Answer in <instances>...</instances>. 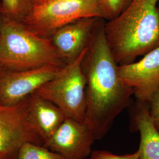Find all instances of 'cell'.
<instances>
[{"label":"cell","mask_w":159,"mask_h":159,"mask_svg":"<svg viewBox=\"0 0 159 159\" xmlns=\"http://www.w3.org/2000/svg\"><path fill=\"white\" fill-rule=\"evenodd\" d=\"M105 20H97L81 63L86 80L85 121L96 140L107 134L133 95L120 78L119 65L106 40Z\"/></svg>","instance_id":"1"},{"label":"cell","mask_w":159,"mask_h":159,"mask_svg":"<svg viewBox=\"0 0 159 159\" xmlns=\"http://www.w3.org/2000/svg\"><path fill=\"white\" fill-rule=\"evenodd\" d=\"M159 1L133 0L117 17L106 21V40L118 65L133 63L159 46Z\"/></svg>","instance_id":"2"},{"label":"cell","mask_w":159,"mask_h":159,"mask_svg":"<svg viewBox=\"0 0 159 159\" xmlns=\"http://www.w3.org/2000/svg\"><path fill=\"white\" fill-rule=\"evenodd\" d=\"M66 64L50 38L30 31L23 22L0 16V71H21Z\"/></svg>","instance_id":"3"},{"label":"cell","mask_w":159,"mask_h":159,"mask_svg":"<svg viewBox=\"0 0 159 159\" xmlns=\"http://www.w3.org/2000/svg\"><path fill=\"white\" fill-rule=\"evenodd\" d=\"M87 48L35 92L56 105L67 118L81 122L85 120L86 80L81 63Z\"/></svg>","instance_id":"4"},{"label":"cell","mask_w":159,"mask_h":159,"mask_svg":"<svg viewBox=\"0 0 159 159\" xmlns=\"http://www.w3.org/2000/svg\"><path fill=\"white\" fill-rule=\"evenodd\" d=\"M104 18L98 0H46L23 21L30 31L50 38L58 29L84 18Z\"/></svg>","instance_id":"5"},{"label":"cell","mask_w":159,"mask_h":159,"mask_svg":"<svg viewBox=\"0 0 159 159\" xmlns=\"http://www.w3.org/2000/svg\"><path fill=\"white\" fill-rule=\"evenodd\" d=\"M29 97L16 105L0 104V157L17 159L20 149L27 143L43 145L28 118Z\"/></svg>","instance_id":"6"},{"label":"cell","mask_w":159,"mask_h":159,"mask_svg":"<svg viewBox=\"0 0 159 159\" xmlns=\"http://www.w3.org/2000/svg\"><path fill=\"white\" fill-rule=\"evenodd\" d=\"M61 68L47 66L27 70L0 71V104L13 106L22 102L54 78Z\"/></svg>","instance_id":"7"},{"label":"cell","mask_w":159,"mask_h":159,"mask_svg":"<svg viewBox=\"0 0 159 159\" xmlns=\"http://www.w3.org/2000/svg\"><path fill=\"white\" fill-rule=\"evenodd\" d=\"M96 140L86 122L66 118L43 146L66 159H85L91 154Z\"/></svg>","instance_id":"8"},{"label":"cell","mask_w":159,"mask_h":159,"mask_svg":"<svg viewBox=\"0 0 159 159\" xmlns=\"http://www.w3.org/2000/svg\"><path fill=\"white\" fill-rule=\"evenodd\" d=\"M120 78L137 100L148 102L159 89V46L133 63L119 65Z\"/></svg>","instance_id":"9"},{"label":"cell","mask_w":159,"mask_h":159,"mask_svg":"<svg viewBox=\"0 0 159 159\" xmlns=\"http://www.w3.org/2000/svg\"><path fill=\"white\" fill-rule=\"evenodd\" d=\"M98 17L84 18L58 29L50 39L66 64L73 61L87 47Z\"/></svg>","instance_id":"10"},{"label":"cell","mask_w":159,"mask_h":159,"mask_svg":"<svg viewBox=\"0 0 159 159\" xmlns=\"http://www.w3.org/2000/svg\"><path fill=\"white\" fill-rule=\"evenodd\" d=\"M28 118L43 145L67 117L56 105L34 93L29 97Z\"/></svg>","instance_id":"11"},{"label":"cell","mask_w":159,"mask_h":159,"mask_svg":"<svg viewBox=\"0 0 159 159\" xmlns=\"http://www.w3.org/2000/svg\"><path fill=\"white\" fill-rule=\"evenodd\" d=\"M131 123L140 135V159H159V131L151 117L148 102L137 100L132 110Z\"/></svg>","instance_id":"12"},{"label":"cell","mask_w":159,"mask_h":159,"mask_svg":"<svg viewBox=\"0 0 159 159\" xmlns=\"http://www.w3.org/2000/svg\"><path fill=\"white\" fill-rule=\"evenodd\" d=\"M33 7L31 0H1L0 12L7 18L23 22Z\"/></svg>","instance_id":"13"},{"label":"cell","mask_w":159,"mask_h":159,"mask_svg":"<svg viewBox=\"0 0 159 159\" xmlns=\"http://www.w3.org/2000/svg\"><path fill=\"white\" fill-rule=\"evenodd\" d=\"M17 159H66L43 145L27 143L20 149Z\"/></svg>","instance_id":"14"},{"label":"cell","mask_w":159,"mask_h":159,"mask_svg":"<svg viewBox=\"0 0 159 159\" xmlns=\"http://www.w3.org/2000/svg\"><path fill=\"white\" fill-rule=\"evenodd\" d=\"M133 0H98L104 19L109 21L117 17Z\"/></svg>","instance_id":"15"},{"label":"cell","mask_w":159,"mask_h":159,"mask_svg":"<svg viewBox=\"0 0 159 159\" xmlns=\"http://www.w3.org/2000/svg\"><path fill=\"white\" fill-rule=\"evenodd\" d=\"M90 159H140V154L139 150L125 155H116L104 150H94L91 152Z\"/></svg>","instance_id":"16"},{"label":"cell","mask_w":159,"mask_h":159,"mask_svg":"<svg viewBox=\"0 0 159 159\" xmlns=\"http://www.w3.org/2000/svg\"><path fill=\"white\" fill-rule=\"evenodd\" d=\"M148 104L151 117L159 131V89L154 93Z\"/></svg>","instance_id":"17"},{"label":"cell","mask_w":159,"mask_h":159,"mask_svg":"<svg viewBox=\"0 0 159 159\" xmlns=\"http://www.w3.org/2000/svg\"><path fill=\"white\" fill-rule=\"evenodd\" d=\"M46 0H31L33 7L39 6L41 4L43 3Z\"/></svg>","instance_id":"18"},{"label":"cell","mask_w":159,"mask_h":159,"mask_svg":"<svg viewBox=\"0 0 159 159\" xmlns=\"http://www.w3.org/2000/svg\"><path fill=\"white\" fill-rule=\"evenodd\" d=\"M157 8H158V11H159V2H158V6H157Z\"/></svg>","instance_id":"19"},{"label":"cell","mask_w":159,"mask_h":159,"mask_svg":"<svg viewBox=\"0 0 159 159\" xmlns=\"http://www.w3.org/2000/svg\"><path fill=\"white\" fill-rule=\"evenodd\" d=\"M0 159H4V158H3V157H0Z\"/></svg>","instance_id":"20"},{"label":"cell","mask_w":159,"mask_h":159,"mask_svg":"<svg viewBox=\"0 0 159 159\" xmlns=\"http://www.w3.org/2000/svg\"><path fill=\"white\" fill-rule=\"evenodd\" d=\"M0 6H1V0H0ZM0 16H1V12H0Z\"/></svg>","instance_id":"21"}]
</instances>
